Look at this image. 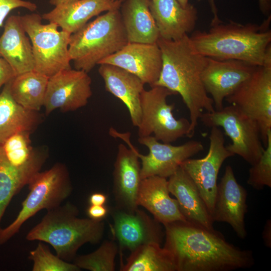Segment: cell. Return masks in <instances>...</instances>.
<instances>
[{
  "label": "cell",
  "mask_w": 271,
  "mask_h": 271,
  "mask_svg": "<svg viewBox=\"0 0 271 271\" xmlns=\"http://www.w3.org/2000/svg\"><path fill=\"white\" fill-rule=\"evenodd\" d=\"M170 193L175 197L186 222L213 229V221L197 187L180 166L168 180Z\"/></svg>",
  "instance_id": "cell-21"
},
{
  "label": "cell",
  "mask_w": 271,
  "mask_h": 271,
  "mask_svg": "<svg viewBox=\"0 0 271 271\" xmlns=\"http://www.w3.org/2000/svg\"><path fill=\"white\" fill-rule=\"evenodd\" d=\"M108 64L123 69L151 87L157 82L162 67L161 50L157 43H128L121 49L98 64Z\"/></svg>",
  "instance_id": "cell-18"
},
{
  "label": "cell",
  "mask_w": 271,
  "mask_h": 271,
  "mask_svg": "<svg viewBox=\"0 0 271 271\" xmlns=\"http://www.w3.org/2000/svg\"><path fill=\"white\" fill-rule=\"evenodd\" d=\"M107 196L101 192L92 193L88 199L90 205H104L107 201Z\"/></svg>",
  "instance_id": "cell-38"
},
{
  "label": "cell",
  "mask_w": 271,
  "mask_h": 271,
  "mask_svg": "<svg viewBox=\"0 0 271 271\" xmlns=\"http://www.w3.org/2000/svg\"><path fill=\"white\" fill-rule=\"evenodd\" d=\"M20 8L34 12L37 9V6L28 1L0 0V27L4 26V21L11 11Z\"/></svg>",
  "instance_id": "cell-34"
},
{
  "label": "cell",
  "mask_w": 271,
  "mask_h": 271,
  "mask_svg": "<svg viewBox=\"0 0 271 271\" xmlns=\"http://www.w3.org/2000/svg\"><path fill=\"white\" fill-rule=\"evenodd\" d=\"M157 43L162 53V67L155 85L181 95L189 112L191 138L204 111L215 110L201 78L207 57L195 50L188 35L176 40L159 37Z\"/></svg>",
  "instance_id": "cell-2"
},
{
  "label": "cell",
  "mask_w": 271,
  "mask_h": 271,
  "mask_svg": "<svg viewBox=\"0 0 271 271\" xmlns=\"http://www.w3.org/2000/svg\"><path fill=\"white\" fill-rule=\"evenodd\" d=\"M28 185L29 192L18 216L6 228H0V244L6 243L19 232L24 222L39 211H48L61 205L72 191L68 171L61 163L37 172Z\"/></svg>",
  "instance_id": "cell-6"
},
{
  "label": "cell",
  "mask_w": 271,
  "mask_h": 271,
  "mask_svg": "<svg viewBox=\"0 0 271 271\" xmlns=\"http://www.w3.org/2000/svg\"><path fill=\"white\" fill-rule=\"evenodd\" d=\"M150 8L159 37L176 40L192 32L198 19L197 10L190 4L184 7L177 0H151Z\"/></svg>",
  "instance_id": "cell-20"
},
{
  "label": "cell",
  "mask_w": 271,
  "mask_h": 271,
  "mask_svg": "<svg viewBox=\"0 0 271 271\" xmlns=\"http://www.w3.org/2000/svg\"><path fill=\"white\" fill-rule=\"evenodd\" d=\"M130 148L124 144L118 146L113 172V193L115 207L127 212L138 208L137 195L141 178V165L138 150L126 139Z\"/></svg>",
  "instance_id": "cell-17"
},
{
  "label": "cell",
  "mask_w": 271,
  "mask_h": 271,
  "mask_svg": "<svg viewBox=\"0 0 271 271\" xmlns=\"http://www.w3.org/2000/svg\"><path fill=\"white\" fill-rule=\"evenodd\" d=\"M31 132L22 131L15 133L0 145L8 162L16 168L35 175L46 160V155L31 145Z\"/></svg>",
  "instance_id": "cell-27"
},
{
  "label": "cell",
  "mask_w": 271,
  "mask_h": 271,
  "mask_svg": "<svg viewBox=\"0 0 271 271\" xmlns=\"http://www.w3.org/2000/svg\"><path fill=\"white\" fill-rule=\"evenodd\" d=\"M137 204L146 209L164 225L176 221L186 222L177 200L170 196L166 178L153 176L142 179Z\"/></svg>",
  "instance_id": "cell-19"
},
{
  "label": "cell",
  "mask_w": 271,
  "mask_h": 271,
  "mask_svg": "<svg viewBox=\"0 0 271 271\" xmlns=\"http://www.w3.org/2000/svg\"><path fill=\"white\" fill-rule=\"evenodd\" d=\"M48 79L35 70L17 75L11 81V95L23 107L39 111L44 105Z\"/></svg>",
  "instance_id": "cell-29"
},
{
  "label": "cell",
  "mask_w": 271,
  "mask_h": 271,
  "mask_svg": "<svg viewBox=\"0 0 271 271\" xmlns=\"http://www.w3.org/2000/svg\"><path fill=\"white\" fill-rule=\"evenodd\" d=\"M118 245L112 240H105L95 251L76 256L73 263L80 269L90 271H114Z\"/></svg>",
  "instance_id": "cell-31"
},
{
  "label": "cell",
  "mask_w": 271,
  "mask_h": 271,
  "mask_svg": "<svg viewBox=\"0 0 271 271\" xmlns=\"http://www.w3.org/2000/svg\"><path fill=\"white\" fill-rule=\"evenodd\" d=\"M138 141L149 151L147 155L138 153L141 160V179L153 176L169 178L184 161L204 150L202 144L197 141L179 146L160 143L153 136L139 137Z\"/></svg>",
  "instance_id": "cell-13"
},
{
  "label": "cell",
  "mask_w": 271,
  "mask_h": 271,
  "mask_svg": "<svg viewBox=\"0 0 271 271\" xmlns=\"http://www.w3.org/2000/svg\"><path fill=\"white\" fill-rule=\"evenodd\" d=\"M259 159L249 170L247 183L257 190L271 187V130L267 133L266 145Z\"/></svg>",
  "instance_id": "cell-33"
},
{
  "label": "cell",
  "mask_w": 271,
  "mask_h": 271,
  "mask_svg": "<svg viewBox=\"0 0 271 271\" xmlns=\"http://www.w3.org/2000/svg\"><path fill=\"white\" fill-rule=\"evenodd\" d=\"M87 215L90 219L101 220L106 217L108 213V209L104 205H90L86 210Z\"/></svg>",
  "instance_id": "cell-37"
},
{
  "label": "cell",
  "mask_w": 271,
  "mask_h": 271,
  "mask_svg": "<svg viewBox=\"0 0 271 271\" xmlns=\"http://www.w3.org/2000/svg\"><path fill=\"white\" fill-rule=\"evenodd\" d=\"M270 15L260 25L233 21L195 31L189 37L195 50L217 60H237L255 66L271 59Z\"/></svg>",
  "instance_id": "cell-3"
},
{
  "label": "cell",
  "mask_w": 271,
  "mask_h": 271,
  "mask_svg": "<svg viewBox=\"0 0 271 271\" xmlns=\"http://www.w3.org/2000/svg\"><path fill=\"white\" fill-rule=\"evenodd\" d=\"M209 141L205 157L188 159L180 167L194 182L212 217L219 170L226 159L234 155L225 147L224 133L218 127H211Z\"/></svg>",
  "instance_id": "cell-11"
},
{
  "label": "cell",
  "mask_w": 271,
  "mask_h": 271,
  "mask_svg": "<svg viewBox=\"0 0 271 271\" xmlns=\"http://www.w3.org/2000/svg\"><path fill=\"white\" fill-rule=\"evenodd\" d=\"M75 1L76 0H49V2L51 5L56 7L60 5L71 3Z\"/></svg>",
  "instance_id": "cell-40"
},
{
  "label": "cell",
  "mask_w": 271,
  "mask_h": 271,
  "mask_svg": "<svg viewBox=\"0 0 271 271\" xmlns=\"http://www.w3.org/2000/svg\"><path fill=\"white\" fill-rule=\"evenodd\" d=\"M16 76L11 65L6 60L0 57V89Z\"/></svg>",
  "instance_id": "cell-36"
},
{
  "label": "cell",
  "mask_w": 271,
  "mask_h": 271,
  "mask_svg": "<svg viewBox=\"0 0 271 271\" xmlns=\"http://www.w3.org/2000/svg\"><path fill=\"white\" fill-rule=\"evenodd\" d=\"M35 175L12 165L5 157L0 146V222L13 197L29 184Z\"/></svg>",
  "instance_id": "cell-30"
},
{
  "label": "cell",
  "mask_w": 271,
  "mask_h": 271,
  "mask_svg": "<svg viewBox=\"0 0 271 271\" xmlns=\"http://www.w3.org/2000/svg\"><path fill=\"white\" fill-rule=\"evenodd\" d=\"M113 224L112 233L121 248L131 251L151 242L161 244L165 233L160 223L139 208L127 212L115 207L110 212Z\"/></svg>",
  "instance_id": "cell-16"
},
{
  "label": "cell",
  "mask_w": 271,
  "mask_h": 271,
  "mask_svg": "<svg viewBox=\"0 0 271 271\" xmlns=\"http://www.w3.org/2000/svg\"><path fill=\"white\" fill-rule=\"evenodd\" d=\"M21 17L9 16L0 36V57L11 65L16 76L34 70L32 44Z\"/></svg>",
  "instance_id": "cell-24"
},
{
  "label": "cell",
  "mask_w": 271,
  "mask_h": 271,
  "mask_svg": "<svg viewBox=\"0 0 271 271\" xmlns=\"http://www.w3.org/2000/svg\"><path fill=\"white\" fill-rule=\"evenodd\" d=\"M174 94H176L159 85L143 91L139 137L153 134L157 140L170 144L185 136L191 138L190 121L185 118H176L173 113L174 104L167 102V97Z\"/></svg>",
  "instance_id": "cell-8"
},
{
  "label": "cell",
  "mask_w": 271,
  "mask_h": 271,
  "mask_svg": "<svg viewBox=\"0 0 271 271\" xmlns=\"http://www.w3.org/2000/svg\"><path fill=\"white\" fill-rule=\"evenodd\" d=\"M91 79L81 70H63L49 77L43 106L46 115L59 109L75 111L85 106L92 96Z\"/></svg>",
  "instance_id": "cell-12"
},
{
  "label": "cell",
  "mask_w": 271,
  "mask_h": 271,
  "mask_svg": "<svg viewBox=\"0 0 271 271\" xmlns=\"http://www.w3.org/2000/svg\"><path fill=\"white\" fill-rule=\"evenodd\" d=\"M21 21L32 47L34 70L50 77L65 69H71L69 53L71 34L59 30L55 23H42L37 13L22 16Z\"/></svg>",
  "instance_id": "cell-7"
},
{
  "label": "cell",
  "mask_w": 271,
  "mask_h": 271,
  "mask_svg": "<svg viewBox=\"0 0 271 271\" xmlns=\"http://www.w3.org/2000/svg\"><path fill=\"white\" fill-rule=\"evenodd\" d=\"M29 258L33 262V271H79L80 268L55 255L48 245L40 242L30 252Z\"/></svg>",
  "instance_id": "cell-32"
},
{
  "label": "cell",
  "mask_w": 271,
  "mask_h": 271,
  "mask_svg": "<svg viewBox=\"0 0 271 271\" xmlns=\"http://www.w3.org/2000/svg\"><path fill=\"white\" fill-rule=\"evenodd\" d=\"M247 195L246 189L236 181L231 166H227L217 184L212 218L213 222L229 224L241 239L247 235L244 221Z\"/></svg>",
  "instance_id": "cell-15"
},
{
  "label": "cell",
  "mask_w": 271,
  "mask_h": 271,
  "mask_svg": "<svg viewBox=\"0 0 271 271\" xmlns=\"http://www.w3.org/2000/svg\"><path fill=\"white\" fill-rule=\"evenodd\" d=\"M128 43L119 9L106 12L71 34L69 53L75 69L90 72Z\"/></svg>",
  "instance_id": "cell-5"
},
{
  "label": "cell",
  "mask_w": 271,
  "mask_h": 271,
  "mask_svg": "<svg viewBox=\"0 0 271 271\" xmlns=\"http://www.w3.org/2000/svg\"><path fill=\"white\" fill-rule=\"evenodd\" d=\"M164 226V247L172 253L177 271H230L254 263L251 250L228 242L214 228L180 221Z\"/></svg>",
  "instance_id": "cell-1"
},
{
  "label": "cell",
  "mask_w": 271,
  "mask_h": 271,
  "mask_svg": "<svg viewBox=\"0 0 271 271\" xmlns=\"http://www.w3.org/2000/svg\"><path fill=\"white\" fill-rule=\"evenodd\" d=\"M177 1L184 7H187L189 4V0H177Z\"/></svg>",
  "instance_id": "cell-41"
},
{
  "label": "cell",
  "mask_w": 271,
  "mask_h": 271,
  "mask_svg": "<svg viewBox=\"0 0 271 271\" xmlns=\"http://www.w3.org/2000/svg\"><path fill=\"white\" fill-rule=\"evenodd\" d=\"M98 73L106 90L126 105L132 124L138 127L141 119V95L145 83L134 74L111 64H99Z\"/></svg>",
  "instance_id": "cell-22"
},
{
  "label": "cell",
  "mask_w": 271,
  "mask_h": 271,
  "mask_svg": "<svg viewBox=\"0 0 271 271\" xmlns=\"http://www.w3.org/2000/svg\"><path fill=\"white\" fill-rule=\"evenodd\" d=\"M121 265V271H177L172 253L156 242L142 244L133 250Z\"/></svg>",
  "instance_id": "cell-28"
},
{
  "label": "cell",
  "mask_w": 271,
  "mask_h": 271,
  "mask_svg": "<svg viewBox=\"0 0 271 271\" xmlns=\"http://www.w3.org/2000/svg\"><path fill=\"white\" fill-rule=\"evenodd\" d=\"M122 0H76L55 7L43 14V20L57 24L61 30L73 34L92 18L102 12L119 9Z\"/></svg>",
  "instance_id": "cell-23"
},
{
  "label": "cell",
  "mask_w": 271,
  "mask_h": 271,
  "mask_svg": "<svg viewBox=\"0 0 271 271\" xmlns=\"http://www.w3.org/2000/svg\"><path fill=\"white\" fill-rule=\"evenodd\" d=\"M259 5L261 11L264 15L269 16L271 9V0H258ZM211 11L213 13V18L211 25H214L220 23L221 21L219 19L217 14V9L215 4L214 0H208Z\"/></svg>",
  "instance_id": "cell-35"
},
{
  "label": "cell",
  "mask_w": 271,
  "mask_h": 271,
  "mask_svg": "<svg viewBox=\"0 0 271 271\" xmlns=\"http://www.w3.org/2000/svg\"><path fill=\"white\" fill-rule=\"evenodd\" d=\"M11 80L0 93V145L16 132L34 131L43 119L39 111L27 109L16 102L10 91Z\"/></svg>",
  "instance_id": "cell-26"
},
{
  "label": "cell",
  "mask_w": 271,
  "mask_h": 271,
  "mask_svg": "<svg viewBox=\"0 0 271 271\" xmlns=\"http://www.w3.org/2000/svg\"><path fill=\"white\" fill-rule=\"evenodd\" d=\"M262 237L264 244L267 247H271V221L268 220L264 227L262 232Z\"/></svg>",
  "instance_id": "cell-39"
},
{
  "label": "cell",
  "mask_w": 271,
  "mask_h": 271,
  "mask_svg": "<svg viewBox=\"0 0 271 271\" xmlns=\"http://www.w3.org/2000/svg\"><path fill=\"white\" fill-rule=\"evenodd\" d=\"M78 214V209L70 202L48 210L26 238L47 242L60 258L68 262L73 260L81 246L98 243L104 232L103 220L81 218Z\"/></svg>",
  "instance_id": "cell-4"
},
{
  "label": "cell",
  "mask_w": 271,
  "mask_h": 271,
  "mask_svg": "<svg viewBox=\"0 0 271 271\" xmlns=\"http://www.w3.org/2000/svg\"><path fill=\"white\" fill-rule=\"evenodd\" d=\"M256 67L237 60L206 58L201 78L207 93L211 96L215 110L224 107V99L250 77Z\"/></svg>",
  "instance_id": "cell-14"
},
{
  "label": "cell",
  "mask_w": 271,
  "mask_h": 271,
  "mask_svg": "<svg viewBox=\"0 0 271 271\" xmlns=\"http://www.w3.org/2000/svg\"><path fill=\"white\" fill-rule=\"evenodd\" d=\"M199 119L209 127H220L231 140L226 147L234 156L253 165L258 161L264 148L257 122L236 106L230 104L221 110L203 112Z\"/></svg>",
  "instance_id": "cell-9"
},
{
  "label": "cell",
  "mask_w": 271,
  "mask_h": 271,
  "mask_svg": "<svg viewBox=\"0 0 271 271\" xmlns=\"http://www.w3.org/2000/svg\"><path fill=\"white\" fill-rule=\"evenodd\" d=\"M225 100L257 122L265 146L271 130V60L256 66L250 77Z\"/></svg>",
  "instance_id": "cell-10"
},
{
  "label": "cell",
  "mask_w": 271,
  "mask_h": 271,
  "mask_svg": "<svg viewBox=\"0 0 271 271\" xmlns=\"http://www.w3.org/2000/svg\"><path fill=\"white\" fill-rule=\"evenodd\" d=\"M114 1H115V0H114ZM122 1H123V0H122Z\"/></svg>",
  "instance_id": "cell-42"
},
{
  "label": "cell",
  "mask_w": 271,
  "mask_h": 271,
  "mask_svg": "<svg viewBox=\"0 0 271 271\" xmlns=\"http://www.w3.org/2000/svg\"><path fill=\"white\" fill-rule=\"evenodd\" d=\"M151 0H123L119 11L128 43L153 44L159 38Z\"/></svg>",
  "instance_id": "cell-25"
}]
</instances>
